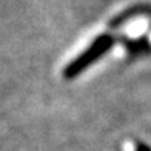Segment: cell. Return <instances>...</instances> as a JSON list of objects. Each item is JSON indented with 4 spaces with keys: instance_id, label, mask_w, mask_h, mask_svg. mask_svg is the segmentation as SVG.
I'll list each match as a JSON object with an SVG mask.
<instances>
[{
    "instance_id": "cell-1",
    "label": "cell",
    "mask_w": 151,
    "mask_h": 151,
    "mask_svg": "<svg viewBox=\"0 0 151 151\" xmlns=\"http://www.w3.org/2000/svg\"><path fill=\"white\" fill-rule=\"evenodd\" d=\"M111 43H113V40L109 39L108 36H104V37H100L99 40H96V42L88 48L85 52H82L74 62H71V63L66 66L65 77L73 79V77H76V76H79L85 68H88L91 63H94V62L97 60L109 46H111Z\"/></svg>"
},
{
    "instance_id": "cell-2",
    "label": "cell",
    "mask_w": 151,
    "mask_h": 151,
    "mask_svg": "<svg viewBox=\"0 0 151 151\" xmlns=\"http://www.w3.org/2000/svg\"><path fill=\"white\" fill-rule=\"evenodd\" d=\"M136 151H151V150H150V147H147V145H142V143H140V145H137Z\"/></svg>"
}]
</instances>
